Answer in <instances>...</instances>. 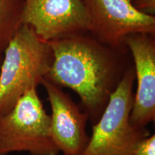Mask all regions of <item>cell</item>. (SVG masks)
<instances>
[{"instance_id": "obj_11", "label": "cell", "mask_w": 155, "mask_h": 155, "mask_svg": "<svg viewBox=\"0 0 155 155\" xmlns=\"http://www.w3.org/2000/svg\"><path fill=\"white\" fill-rule=\"evenodd\" d=\"M131 3L137 10L154 17L155 0H131Z\"/></svg>"}, {"instance_id": "obj_12", "label": "cell", "mask_w": 155, "mask_h": 155, "mask_svg": "<svg viewBox=\"0 0 155 155\" xmlns=\"http://www.w3.org/2000/svg\"><path fill=\"white\" fill-rule=\"evenodd\" d=\"M2 62V58H0V68H1Z\"/></svg>"}, {"instance_id": "obj_7", "label": "cell", "mask_w": 155, "mask_h": 155, "mask_svg": "<svg viewBox=\"0 0 155 155\" xmlns=\"http://www.w3.org/2000/svg\"><path fill=\"white\" fill-rule=\"evenodd\" d=\"M51 106L50 132L60 152L63 155H82L90 137L86 131L89 118L80 106L61 87L42 79Z\"/></svg>"}, {"instance_id": "obj_2", "label": "cell", "mask_w": 155, "mask_h": 155, "mask_svg": "<svg viewBox=\"0 0 155 155\" xmlns=\"http://www.w3.org/2000/svg\"><path fill=\"white\" fill-rule=\"evenodd\" d=\"M0 68V116L28 91L38 88L49 72L53 52L49 42L23 25L5 50Z\"/></svg>"}, {"instance_id": "obj_4", "label": "cell", "mask_w": 155, "mask_h": 155, "mask_svg": "<svg viewBox=\"0 0 155 155\" xmlns=\"http://www.w3.org/2000/svg\"><path fill=\"white\" fill-rule=\"evenodd\" d=\"M38 88L22 95L13 108L0 116V155L27 152L30 155H58L50 132V116Z\"/></svg>"}, {"instance_id": "obj_9", "label": "cell", "mask_w": 155, "mask_h": 155, "mask_svg": "<svg viewBox=\"0 0 155 155\" xmlns=\"http://www.w3.org/2000/svg\"><path fill=\"white\" fill-rule=\"evenodd\" d=\"M25 0H0V58L22 28Z\"/></svg>"}, {"instance_id": "obj_1", "label": "cell", "mask_w": 155, "mask_h": 155, "mask_svg": "<svg viewBox=\"0 0 155 155\" xmlns=\"http://www.w3.org/2000/svg\"><path fill=\"white\" fill-rule=\"evenodd\" d=\"M48 42L53 61L45 78L78 95L81 108L95 124L131 65H126L118 50L83 34Z\"/></svg>"}, {"instance_id": "obj_6", "label": "cell", "mask_w": 155, "mask_h": 155, "mask_svg": "<svg viewBox=\"0 0 155 155\" xmlns=\"http://www.w3.org/2000/svg\"><path fill=\"white\" fill-rule=\"evenodd\" d=\"M22 22L45 42L83 34L90 30L83 0H25Z\"/></svg>"}, {"instance_id": "obj_5", "label": "cell", "mask_w": 155, "mask_h": 155, "mask_svg": "<svg viewBox=\"0 0 155 155\" xmlns=\"http://www.w3.org/2000/svg\"><path fill=\"white\" fill-rule=\"evenodd\" d=\"M95 38L114 50L126 47V39L133 34L154 35L155 17L134 7L131 0H83Z\"/></svg>"}, {"instance_id": "obj_10", "label": "cell", "mask_w": 155, "mask_h": 155, "mask_svg": "<svg viewBox=\"0 0 155 155\" xmlns=\"http://www.w3.org/2000/svg\"><path fill=\"white\" fill-rule=\"evenodd\" d=\"M132 155H155V135L150 134L139 141Z\"/></svg>"}, {"instance_id": "obj_3", "label": "cell", "mask_w": 155, "mask_h": 155, "mask_svg": "<svg viewBox=\"0 0 155 155\" xmlns=\"http://www.w3.org/2000/svg\"><path fill=\"white\" fill-rule=\"evenodd\" d=\"M134 81V68L130 65L100 119L92 126V134L82 155H132L139 141L150 135L147 128H136L129 121Z\"/></svg>"}, {"instance_id": "obj_13", "label": "cell", "mask_w": 155, "mask_h": 155, "mask_svg": "<svg viewBox=\"0 0 155 155\" xmlns=\"http://www.w3.org/2000/svg\"></svg>"}, {"instance_id": "obj_8", "label": "cell", "mask_w": 155, "mask_h": 155, "mask_svg": "<svg viewBox=\"0 0 155 155\" xmlns=\"http://www.w3.org/2000/svg\"><path fill=\"white\" fill-rule=\"evenodd\" d=\"M152 35L137 33L126 39L134 62L137 86L129 121L138 129L147 128L155 120V43Z\"/></svg>"}]
</instances>
